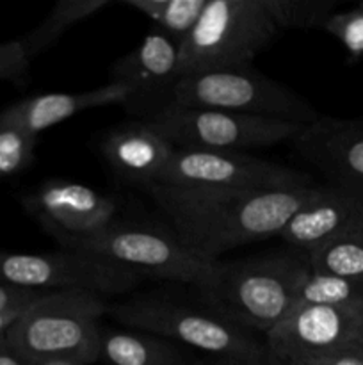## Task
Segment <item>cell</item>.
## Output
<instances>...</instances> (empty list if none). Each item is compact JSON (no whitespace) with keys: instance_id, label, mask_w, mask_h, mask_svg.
Masks as SVG:
<instances>
[{"instance_id":"1","label":"cell","mask_w":363,"mask_h":365,"mask_svg":"<svg viewBox=\"0 0 363 365\" xmlns=\"http://www.w3.org/2000/svg\"><path fill=\"white\" fill-rule=\"evenodd\" d=\"M315 187L228 191L157 184L148 191L173 234L192 253L221 260L231 250L280 235Z\"/></svg>"},{"instance_id":"2","label":"cell","mask_w":363,"mask_h":365,"mask_svg":"<svg viewBox=\"0 0 363 365\" xmlns=\"http://www.w3.org/2000/svg\"><path fill=\"white\" fill-rule=\"evenodd\" d=\"M302 253L267 252L217 264L216 277L198 289L199 303L246 331L269 334L298 305L310 273Z\"/></svg>"},{"instance_id":"3","label":"cell","mask_w":363,"mask_h":365,"mask_svg":"<svg viewBox=\"0 0 363 365\" xmlns=\"http://www.w3.org/2000/svg\"><path fill=\"white\" fill-rule=\"evenodd\" d=\"M107 316L125 328L159 335L180 348H191L206 359L267 364L263 342L228 323L205 307H192L166 294L146 292L109 305Z\"/></svg>"},{"instance_id":"4","label":"cell","mask_w":363,"mask_h":365,"mask_svg":"<svg viewBox=\"0 0 363 365\" xmlns=\"http://www.w3.org/2000/svg\"><path fill=\"white\" fill-rule=\"evenodd\" d=\"M109 305V298L91 292H46L14 321L6 339L32 365L45 360L93 365L100 362L102 317Z\"/></svg>"},{"instance_id":"5","label":"cell","mask_w":363,"mask_h":365,"mask_svg":"<svg viewBox=\"0 0 363 365\" xmlns=\"http://www.w3.org/2000/svg\"><path fill=\"white\" fill-rule=\"evenodd\" d=\"M278 32L263 0H209L178 46L180 75L253 66Z\"/></svg>"},{"instance_id":"6","label":"cell","mask_w":363,"mask_h":365,"mask_svg":"<svg viewBox=\"0 0 363 365\" xmlns=\"http://www.w3.org/2000/svg\"><path fill=\"white\" fill-rule=\"evenodd\" d=\"M174 106L216 109L265 120L312 125L322 114L306 98L253 66L187 75L178 81Z\"/></svg>"},{"instance_id":"7","label":"cell","mask_w":363,"mask_h":365,"mask_svg":"<svg viewBox=\"0 0 363 365\" xmlns=\"http://www.w3.org/2000/svg\"><path fill=\"white\" fill-rule=\"evenodd\" d=\"M71 250L95 253L134 273L203 289L216 277L219 260L192 253L173 230L141 223L114 221L98 234L78 241Z\"/></svg>"},{"instance_id":"8","label":"cell","mask_w":363,"mask_h":365,"mask_svg":"<svg viewBox=\"0 0 363 365\" xmlns=\"http://www.w3.org/2000/svg\"><path fill=\"white\" fill-rule=\"evenodd\" d=\"M141 282V274L82 250L48 253L0 250V284L9 287L38 292L82 291L114 298L132 292Z\"/></svg>"},{"instance_id":"9","label":"cell","mask_w":363,"mask_h":365,"mask_svg":"<svg viewBox=\"0 0 363 365\" xmlns=\"http://www.w3.org/2000/svg\"><path fill=\"white\" fill-rule=\"evenodd\" d=\"M144 123L160 132L174 148L212 152H244L292 143L305 127L292 121L180 106H171Z\"/></svg>"},{"instance_id":"10","label":"cell","mask_w":363,"mask_h":365,"mask_svg":"<svg viewBox=\"0 0 363 365\" xmlns=\"http://www.w3.org/2000/svg\"><path fill=\"white\" fill-rule=\"evenodd\" d=\"M159 184L228 191H274L308 187L315 182L305 171L246 152L174 148Z\"/></svg>"},{"instance_id":"11","label":"cell","mask_w":363,"mask_h":365,"mask_svg":"<svg viewBox=\"0 0 363 365\" xmlns=\"http://www.w3.org/2000/svg\"><path fill=\"white\" fill-rule=\"evenodd\" d=\"M363 307L295 305L265 335L267 364L308 365L358 341Z\"/></svg>"},{"instance_id":"12","label":"cell","mask_w":363,"mask_h":365,"mask_svg":"<svg viewBox=\"0 0 363 365\" xmlns=\"http://www.w3.org/2000/svg\"><path fill=\"white\" fill-rule=\"evenodd\" d=\"M109 78L125 89L121 107L135 121L152 120L174 106V89L182 78L178 45L153 29L134 50L114 61Z\"/></svg>"},{"instance_id":"13","label":"cell","mask_w":363,"mask_h":365,"mask_svg":"<svg viewBox=\"0 0 363 365\" xmlns=\"http://www.w3.org/2000/svg\"><path fill=\"white\" fill-rule=\"evenodd\" d=\"M23 209L63 248L91 235L116 221L117 202L112 196L78 182L50 178L21 200Z\"/></svg>"},{"instance_id":"14","label":"cell","mask_w":363,"mask_h":365,"mask_svg":"<svg viewBox=\"0 0 363 365\" xmlns=\"http://www.w3.org/2000/svg\"><path fill=\"white\" fill-rule=\"evenodd\" d=\"M292 146L322 175L326 185L363 202V118L320 116L302 127Z\"/></svg>"},{"instance_id":"15","label":"cell","mask_w":363,"mask_h":365,"mask_svg":"<svg viewBox=\"0 0 363 365\" xmlns=\"http://www.w3.org/2000/svg\"><path fill=\"white\" fill-rule=\"evenodd\" d=\"M359 228H363V202L326 184H317L313 195L287 221L278 237L294 252L308 255Z\"/></svg>"},{"instance_id":"16","label":"cell","mask_w":363,"mask_h":365,"mask_svg":"<svg viewBox=\"0 0 363 365\" xmlns=\"http://www.w3.org/2000/svg\"><path fill=\"white\" fill-rule=\"evenodd\" d=\"M100 150L117 177L142 187L159 184L174 153V146L160 132L135 120L107 132Z\"/></svg>"},{"instance_id":"17","label":"cell","mask_w":363,"mask_h":365,"mask_svg":"<svg viewBox=\"0 0 363 365\" xmlns=\"http://www.w3.org/2000/svg\"><path fill=\"white\" fill-rule=\"evenodd\" d=\"M125 98V89L112 82L82 93H45L28 96L0 110V128H14L38 138L41 132L88 109L123 106Z\"/></svg>"},{"instance_id":"18","label":"cell","mask_w":363,"mask_h":365,"mask_svg":"<svg viewBox=\"0 0 363 365\" xmlns=\"http://www.w3.org/2000/svg\"><path fill=\"white\" fill-rule=\"evenodd\" d=\"M189 353L180 346L125 327H107L100 331V362L105 365H191Z\"/></svg>"},{"instance_id":"19","label":"cell","mask_w":363,"mask_h":365,"mask_svg":"<svg viewBox=\"0 0 363 365\" xmlns=\"http://www.w3.org/2000/svg\"><path fill=\"white\" fill-rule=\"evenodd\" d=\"M112 0H59L52 6L41 24L20 39L28 59H36L46 50L57 45L68 31L80 21L95 16L100 11L109 7Z\"/></svg>"},{"instance_id":"20","label":"cell","mask_w":363,"mask_h":365,"mask_svg":"<svg viewBox=\"0 0 363 365\" xmlns=\"http://www.w3.org/2000/svg\"><path fill=\"white\" fill-rule=\"evenodd\" d=\"M206 2L209 0H121L123 6L148 16L155 31L173 39L178 46L198 24Z\"/></svg>"},{"instance_id":"21","label":"cell","mask_w":363,"mask_h":365,"mask_svg":"<svg viewBox=\"0 0 363 365\" xmlns=\"http://www.w3.org/2000/svg\"><path fill=\"white\" fill-rule=\"evenodd\" d=\"M313 273L363 280V228L333 239L306 255Z\"/></svg>"},{"instance_id":"22","label":"cell","mask_w":363,"mask_h":365,"mask_svg":"<svg viewBox=\"0 0 363 365\" xmlns=\"http://www.w3.org/2000/svg\"><path fill=\"white\" fill-rule=\"evenodd\" d=\"M298 305L363 307V280L310 271L299 291Z\"/></svg>"},{"instance_id":"23","label":"cell","mask_w":363,"mask_h":365,"mask_svg":"<svg viewBox=\"0 0 363 365\" xmlns=\"http://www.w3.org/2000/svg\"><path fill=\"white\" fill-rule=\"evenodd\" d=\"M278 31L324 29L337 9V0H263Z\"/></svg>"},{"instance_id":"24","label":"cell","mask_w":363,"mask_h":365,"mask_svg":"<svg viewBox=\"0 0 363 365\" xmlns=\"http://www.w3.org/2000/svg\"><path fill=\"white\" fill-rule=\"evenodd\" d=\"M38 138L14 128H0V178L27 170L34 160Z\"/></svg>"},{"instance_id":"25","label":"cell","mask_w":363,"mask_h":365,"mask_svg":"<svg viewBox=\"0 0 363 365\" xmlns=\"http://www.w3.org/2000/svg\"><path fill=\"white\" fill-rule=\"evenodd\" d=\"M322 31L333 36L347 52L349 59L363 57V2L347 11H335Z\"/></svg>"},{"instance_id":"26","label":"cell","mask_w":363,"mask_h":365,"mask_svg":"<svg viewBox=\"0 0 363 365\" xmlns=\"http://www.w3.org/2000/svg\"><path fill=\"white\" fill-rule=\"evenodd\" d=\"M31 63L20 39L0 43V82L23 81Z\"/></svg>"},{"instance_id":"27","label":"cell","mask_w":363,"mask_h":365,"mask_svg":"<svg viewBox=\"0 0 363 365\" xmlns=\"http://www.w3.org/2000/svg\"><path fill=\"white\" fill-rule=\"evenodd\" d=\"M45 294L46 292L25 291L0 284V310H25Z\"/></svg>"},{"instance_id":"28","label":"cell","mask_w":363,"mask_h":365,"mask_svg":"<svg viewBox=\"0 0 363 365\" xmlns=\"http://www.w3.org/2000/svg\"><path fill=\"white\" fill-rule=\"evenodd\" d=\"M308 365H363V348L358 344H352Z\"/></svg>"},{"instance_id":"29","label":"cell","mask_w":363,"mask_h":365,"mask_svg":"<svg viewBox=\"0 0 363 365\" xmlns=\"http://www.w3.org/2000/svg\"><path fill=\"white\" fill-rule=\"evenodd\" d=\"M0 365H32L23 359L13 346L7 342L6 337L0 339Z\"/></svg>"},{"instance_id":"30","label":"cell","mask_w":363,"mask_h":365,"mask_svg":"<svg viewBox=\"0 0 363 365\" xmlns=\"http://www.w3.org/2000/svg\"><path fill=\"white\" fill-rule=\"evenodd\" d=\"M25 310H0V339L6 337L9 328L14 324V321H16Z\"/></svg>"},{"instance_id":"31","label":"cell","mask_w":363,"mask_h":365,"mask_svg":"<svg viewBox=\"0 0 363 365\" xmlns=\"http://www.w3.org/2000/svg\"><path fill=\"white\" fill-rule=\"evenodd\" d=\"M191 365H251V364H244V362H235V360H221V359H194Z\"/></svg>"},{"instance_id":"32","label":"cell","mask_w":363,"mask_h":365,"mask_svg":"<svg viewBox=\"0 0 363 365\" xmlns=\"http://www.w3.org/2000/svg\"><path fill=\"white\" fill-rule=\"evenodd\" d=\"M34 365H82V364L70 362V360H45V362H39Z\"/></svg>"},{"instance_id":"33","label":"cell","mask_w":363,"mask_h":365,"mask_svg":"<svg viewBox=\"0 0 363 365\" xmlns=\"http://www.w3.org/2000/svg\"><path fill=\"white\" fill-rule=\"evenodd\" d=\"M356 344H358V346H362V348H363V323H362V328H359L358 341H356Z\"/></svg>"}]
</instances>
